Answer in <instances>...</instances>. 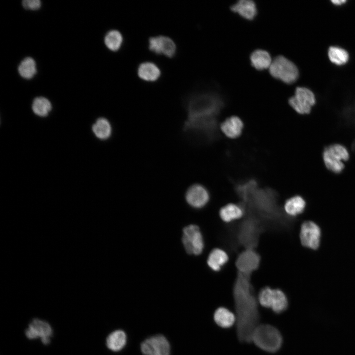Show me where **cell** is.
<instances>
[{"label": "cell", "instance_id": "cell-15", "mask_svg": "<svg viewBox=\"0 0 355 355\" xmlns=\"http://www.w3.org/2000/svg\"><path fill=\"white\" fill-rule=\"evenodd\" d=\"M243 127V121L237 116H232L226 118L220 125L221 130L224 134L231 139L239 137Z\"/></svg>", "mask_w": 355, "mask_h": 355}, {"label": "cell", "instance_id": "cell-30", "mask_svg": "<svg viewBox=\"0 0 355 355\" xmlns=\"http://www.w3.org/2000/svg\"><path fill=\"white\" fill-rule=\"evenodd\" d=\"M22 5L25 8L35 10L40 7L41 1L39 0H24Z\"/></svg>", "mask_w": 355, "mask_h": 355}, {"label": "cell", "instance_id": "cell-19", "mask_svg": "<svg viewBox=\"0 0 355 355\" xmlns=\"http://www.w3.org/2000/svg\"><path fill=\"white\" fill-rule=\"evenodd\" d=\"M92 131L99 139L103 141L110 139L113 133L110 122L106 118H99L92 126Z\"/></svg>", "mask_w": 355, "mask_h": 355}, {"label": "cell", "instance_id": "cell-6", "mask_svg": "<svg viewBox=\"0 0 355 355\" xmlns=\"http://www.w3.org/2000/svg\"><path fill=\"white\" fill-rule=\"evenodd\" d=\"M149 50L157 55H163L168 58H174L177 54L178 47L170 36L157 35L150 36L148 39Z\"/></svg>", "mask_w": 355, "mask_h": 355}, {"label": "cell", "instance_id": "cell-12", "mask_svg": "<svg viewBox=\"0 0 355 355\" xmlns=\"http://www.w3.org/2000/svg\"><path fill=\"white\" fill-rule=\"evenodd\" d=\"M320 228L315 222L307 221L301 225L300 239L304 247L313 249H317L320 244Z\"/></svg>", "mask_w": 355, "mask_h": 355}, {"label": "cell", "instance_id": "cell-11", "mask_svg": "<svg viewBox=\"0 0 355 355\" xmlns=\"http://www.w3.org/2000/svg\"><path fill=\"white\" fill-rule=\"evenodd\" d=\"M184 197L190 206L195 209H201L208 203L210 193L204 185L200 183H193L186 189Z\"/></svg>", "mask_w": 355, "mask_h": 355}, {"label": "cell", "instance_id": "cell-22", "mask_svg": "<svg viewBox=\"0 0 355 355\" xmlns=\"http://www.w3.org/2000/svg\"><path fill=\"white\" fill-rule=\"evenodd\" d=\"M104 43L106 47L113 52L119 51L124 43V36L118 30L112 29L108 31L104 37Z\"/></svg>", "mask_w": 355, "mask_h": 355}, {"label": "cell", "instance_id": "cell-29", "mask_svg": "<svg viewBox=\"0 0 355 355\" xmlns=\"http://www.w3.org/2000/svg\"><path fill=\"white\" fill-rule=\"evenodd\" d=\"M51 108L50 102L43 97H37L33 102L32 109L36 114L39 116L43 117L47 115Z\"/></svg>", "mask_w": 355, "mask_h": 355}, {"label": "cell", "instance_id": "cell-14", "mask_svg": "<svg viewBox=\"0 0 355 355\" xmlns=\"http://www.w3.org/2000/svg\"><path fill=\"white\" fill-rule=\"evenodd\" d=\"M138 77L147 82H155L161 77L162 71L157 64L151 61H144L140 63L137 69Z\"/></svg>", "mask_w": 355, "mask_h": 355}, {"label": "cell", "instance_id": "cell-16", "mask_svg": "<svg viewBox=\"0 0 355 355\" xmlns=\"http://www.w3.org/2000/svg\"><path fill=\"white\" fill-rule=\"evenodd\" d=\"M230 9L248 20H252L257 12L256 4L252 0H240L232 4Z\"/></svg>", "mask_w": 355, "mask_h": 355}, {"label": "cell", "instance_id": "cell-25", "mask_svg": "<svg viewBox=\"0 0 355 355\" xmlns=\"http://www.w3.org/2000/svg\"><path fill=\"white\" fill-rule=\"evenodd\" d=\"M306 206L304 199L296 195L288 199L284 205L285 212L290 216H296L302 213Z\"/></svg>", "mask_w": 355, "mask_h": 355}, {"label": "cell", "instance_id": "cell-31", "mask_svg": "<svg viewBox=\"0 0 355 355\" xmlns=\"http://www.w3.org/2000/svg\"><path fill=\"white\" fill-rule=\"evenodd\" d=\"M331 2L335 5H341L346 2L345 0H332Z\"/></svg>", "mask_w": 355, "mask_h": 355}, {"label": "cell", "instance_id": "cell-5", "mask_svg": "<svg viewBox=\"0 0 355 355\" xmlns=\"http://www.w3.org/2000/svg\"><path fill=\"white\" fill-rule=\"evenodd\" d=\"M323 160L328 170L335 173H340L344 169V162L349 159L347 149L340 144H334L326 147L323 152Z\"/></svg>", "mask_w": 355, "mask_h": 355}, {"label": "cell", "instance_id": "cell-8", "mask_svg": "<svg viewBox=\"0 0 355 355\" xmlns=\"http://www.w3.org/2000/svg\"><path fill=\"white\" fill-rule=\"evenodd\" d=\"M182 242L186 251L190 254H200L204 247L202 233L196 225H189L183 228Z\"/></svg>", "mask_w": 355, "mask_h": 355}, {"label": "cell", "instance_id": "cell-26", "mask_svg": "<svg viewBox=\"0 0 355 355\" xmlns=\"http://www.w3.org/2000/svg\"><path fill=\"white\" fill-rule=\"evenodd\" d=\"M213 318L215 323L223 328L232 326L236 320L234 315L224 307H220L216 310Z\"/></svg>", "mask_w": 355, "mask_h": 355}, {"label": "cell", "instance_id": "cell-7", "mask_svg": "<svg viewBox=\"0 0 355 355\" xmlns=\"http://www.w3.org/2000/svg\"><path fill=\"white\" fill-rule=\"evenodd\" d=\"M289 105L298 113H309L312 106L316 103V97L313 92L304 87L296 88L294 94L288 99Z\"/></svg>", "mask_w": 355, "mask_h": 355}, {"label": "cell", "instance_id": "cell-24", "mask_svg": "<svg viewBox=\"0 0 355 355\" xmlns=\"http://www.w3.org/2000/svg\"><path fill=\"white\" fill-rule=\"evenodd\" d=\"M244 213V210L241 206L231 203L222 207L219 214L223 221L229 222L242 217Z\"/></svg>", "mask_w": 355, "mask_h": 355}, {"label": "cell", "instance_id": "cell-20", "mask_svg": "<svg viewBox=\"0 0 355 355\" xmlns=\"http://www.w3.org/2000/svg\"><path fill=\"white\" fill-rule=\"evenodd\" d=\"M127 343V335L122 330H116L111 332L106 337V345L113 352L122 350Z\"/></svg>", "mask_w": 355, "mask_h": 355}, {"label": "cell", "instance_id": "cell-2", "mask_svg": "<svg viewBox=\"0 0 355 355\" xmlns=\"http://www.w3.org/2000/svg\"><path fill=\"white\" fill-rule=\"evenodd\" d=\"M223 105L219 94L208 89L190 92L182 100L187 114L186 119L193 121L216 120V116Z\"/></svg>", "mask_w": 355, "mask_h": 355}, {"label": "cell", "instance_id": "cell-13", "mask_svg": "<svg viewBox=\"0 0 355 355\" xmlns=\"http://www.w3.org/2000/svg\"><path fill=\"white\" fill-rule=\"evenodd\" d=\"M260 260L258 254L251 248H248L239 254L236 265L240 273L249 275L258 268Z\"/></svg>", "mask_w": 355, "mask_h": 355}, {"label": "cell", "instance_id": "cell-18", "mask_svg": "<svg viewBox=\"0 0 355 355\" xmlns=\"http://www.w3.org/2000/svg\"><path fill=\"white\" fill-rule=\"evenodd\" d=\"M249 58L252 66L258 70L269 68L273 60L268 51L261 49L253 51Z\"/></svg>", "mask_w": 355, "mask_h": 355}, {"label": "cell", "instance_id": "cell-9", "mask_svg": "<svg viewBox=\"0 0 355 355\" xmlns=\"http://www.w3.org/2000/svg\"><path fill=\"white\" fill-rule=\"evenodd\" d=\"M140 348L144 355H170V343L164 336L160 334L146 339L141 343Z\"/></svg>", "mask_w": 355, "mask_h": 355}, {"label": "cell", "instance_id": "cell-23", "mask_svg": "<svg viewBox=\"0 0 355 355\" xmlns=\"http://www.w3.org/2000/svg\"><path fill=\"white\" fill-rule=\"evenodd\" d=\"M287 306V299L285 294L279 289H273L269 308L276 313L280 314L285 310Z\"/></svg>", "mask_w": 355, "mask_h": 355}, {"label": "cell", "instance_id": "cell-3", "mask_svg": "<svg viewBox=\"0 0 355 355\" xmlns=\"http://www.w3.org/2000/svg\"><path fill=\"white\" fill-rule=\"evenodd\" d=\"M251 341L264 351L275 353L281 346L282 337L275 327L269 324H258L252 333Z\"/></svg>", "mask_w": 355, "mask_h": 355}, {"label": "cell", "instance_id": "cell-4", "mask_svg": "<svg viewBox=\"0 0 355 355\" xmlns=\"http://www.w3.org/2000/svg\"><path fill=\"white\" fill-rule=\"evenodd\" d=\"M269 70L273 77L287 84L294 82L299 76L296 66L282 55H278L272 60Z\"/></svg>", "mask_w": 355, "mask_h": 355}, {"label": "cell", "instance_id": "cell-28", "mask_svg": "<svg viewBox=\"0 0 355 355\" xmlns=\"http://www.w3.org/2000/svg\"><path fill=\"white\" fill-rule=\"evenodd\" d=\"M20 75L26 79L32 78L36 72V63L32 57L24 59L18 67Z\"/></svg>", "mask_w": 355, "mask_h": 355}, {"label": "cell", "instance_id": "cell-1", "mask_svg": "<svg viewBox=\"0 0 355 355\" xmlns=\"http://www.w3.org/2000/svg\"><path fill=\"white\" fill-rule=\"evenodd\" d=\"M248 276L239 272L233 288L237 336L240 341L247 343L251 341L259 320L257 302Z\"/></svg>", "mask_w": 355, "mask_h": 355}, {"label": "cell", "instance_id": "cell-10", "mask_svg": "<svg viewBox=\"0 0 355 355\" xmlns=\"http://www.w3.org/2000/svg\"><path fill=\"white\" fill-rule=\"evenodd\" d=\"M52 334L53 330L49 323L39 319L33 320L25 330V335L28 338H40L44 345L50 343Z\"/></svg>", "mask_w": 355, "mask_h": 355}, {"label": "cell", "instance_id": "cell-27", "mask_svg": "<svg viewBox=\"0 0 355 355\" xmlns=\"http://www.w3.org/2000/svg\"><path fill=\"white\" fill-rule=\"evenodd\" d=\"M328 56L331 62L337 65L345 64L349 58L345 49L337 46H331L328 48Z\"/></svg>", "mask_w": 355, "mask_h": 355}, {"label": "cell", "instance_id": "cell-21", "mask_svg": "<svg viewBox=\"0 0 355 355\" xmlns=\"http://www.w3.org/2000/svg\"><path fill=\"white\" fill-rule=\"evenodd\" d=\"M228 255L223 250L216 248L210 253L207 264L209 267L214 271H219L222 267L228 261Z\"/></svg>", "mask_w": 355, "mask_h": 355}, {"label": "cell", "instance_id": "cell-17", "mask_svg": "<svg viewBox=\"0 0 355 355\" xmlns=\"http://www.w3.org/2000/svg\"><path fill=\"white\" fill-rule=\"evenodd\" d=\"M259 228L257 225L252 222L244 223L240 229L239 237L245 245L252 247L256 244Z\"/></svg>", "mask_w": 355, "mask_h": 355}]
</instances>
